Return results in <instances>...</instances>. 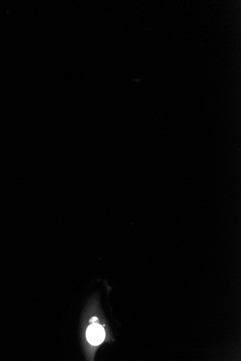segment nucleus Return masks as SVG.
<instances>
[{
    "label": "nucleus",
    "mask_w": 241,
    "mask_h": 361,
    "mask_svg": "<svg viewBox=\"0 0 241 361\" xmlns=\"http://www.w3.org/2000/svg\"><path fill=\"white\" fill-rule=\"evenodd\" d=\"M97 320V318L94 317V318H92L91 319V322H95V321Z\"/></svg>",
    "instance_id": "nucleus-2"
},
{
    "label": "nucleus",
    "mask_w": 241,
    "mask_h": 361,
    "mask_svg": "<svg viewBox=\"0 0 241 361\" xmlns=\"http://www.w3.org/2000/svg\"><path fill=\"white\" fill-rule=\"evenodd\" d=\"M87 340L91 345H98L105 339V331L100 324H91L87 329Z\"/></svg>",
    "instance_id": "nucleus-1"
}]
</instances>
